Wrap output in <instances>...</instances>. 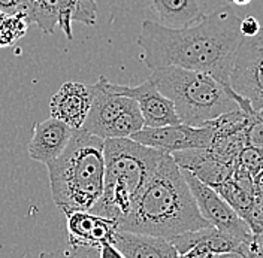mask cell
<instances>
[{
    "instance_id": "cell-1",
    "label": "cell",
    "mask_w": 263,
    "mask_h": 258,
    "mask_svg": "<svg viewBox=\"0 0 263 258\" xmlns=\"http://www.w3.org/2000/svg\"><path fill=\"white\" fill-rule=\"evenodd\" d=\"M239 24L241 18L224 5L184 29H169L144 19L138 47L151 70L181 67L203 72L229 87L233 57L242 39Z\"/></svg>"
},
{
    "instance_id": "cell-2",
    "label": "cell",
    "mask_w": 263,
    "mask_h": 258,
    "mask_svg": "<svg viewBox=\"0 0 263 258\" xmlns=\"http://www.w3.org/2000/svg\"><path fill=\"white\" fill-rule=\"evenodd\" d=\"M205 227H210V223L197 209L178 164L171 154H164L117 230L171 241Z\"/></svg>"
},
{
    "instance_id": "cell-3",
    "label": "cell",
    "mask_w": 263,
    "mask_h": 258,
    "mask_svg": "<svg viewBox=\"0 0 263 258\" xmlns=\"http://www.w3.org/2000/svg\"><path fill=\"white\" fill-rule=\"evenodd\" d=\"M105 141L75 130L65 151L47 166L55 206L63 213L91 210L103 193Z\"/></svg>"
},
{
    "instance_id": "cell-4",
    "label": "cell",
    "mask_w": 263,
    "mask_h": 258,
    "mask_svg": "<svg viewBox=\"0 0 263 258\" xmlns=\"http://www.w3.org/2000/svg\"><path fill=\"white\" fill-rule=\"evenodd\" d=\"M103 157V193L90 212L118 224L159 167L164 152L123 137L105 139Z\"/></svg>"
},
{
    "instance_id": "cell-5",
    "label": "cell",
    "mask_w": 263,
    "mask_h": 258,
    "mask_svg": "<svg viewBox=\"0 0 263 258\" xmlns=\"http://www.w3.org/2000/svg\"><path fill=\"white\" fill-rule=\"evenodd\" d=\"M149 80L169 98L180 123L200 127L223 113L238 109L230 87L213 75L181 67H162L153 70Z\"/></svg>"
},
{
    "instance_id": "cell-6",
    "label": "cell",
    "mask_w": 263,
    "mask_h": 258,
    "mask_svg": "<svg viewBox=\"0 0 263 258\" xmlns=\"http://www.w3.org/2000/svg\"><path fill=\"white\" fill-rule=\"evenodd\" d=\"M229 87L239 109L263 108V27L253 37H242L230 69Z\"/></svg>"
},
{
    "instance_id": "cell-7",
    "label": "cell",
    "mask_w": 263,
    "mask_h": 258,
    "mask_svg": "<svg viewBox=\"0 0 263 258\" xmlns=\"http://www.w3.org/2000/svg\"><path fill=\"white\" fill-rule=\"evenodd\" d=\"M181 172L195 197L200 215L210 223V226L217 228L226 237H229L232 242L236 243L239 254L241 249L253 239V233L250 231L246 221L211 187L200 182L193 173L187 170L181 169Z\"/></svg>"
},
{
    "instance_id": "cell-8",
    "label": "cell",
    "mask_w": 263,
    "mask_h": 258,
    "mask_svg": "<svg viewBox=\"0 0 263 258\" xmlns=\"http://www.w3.org/2000/svg\"><path fill=\"white\" fill-rule=\"evenodd\" d=\"M213 136V129L210 124L192 127L180 123L154 129L144 127L138 133L132 134L130 139L141 145L159 149L164 154H174L189 149H205L211 145Z\"/></svg>"
},
{
    "instance_id": "cell-9",
    "label": "cell",
    "mask_w": 263,
    "mask_h": 258,
    "mask_svg": "<svg viewBox=\"0 0 263 258\" xmlns=\"http://www.w3.org/2000/svg\"><path fill=\"white\" fill-rule=\"evenodd\" d=\"M106 88L115 94L130 97L138 103V108L144 118V127L154 129L180 124V118L175 112L172 102L157 90V87L149 78L136 87L106 81Z\"/></svg>"
},
{
    "instance_id": "cell-10",
    "label": "cell",
    "mask_w": 263,
    "mask_h": 258,
    "mask_svg": "<svg viewBox=\"0 0 263 258\" xmlns=\"http://www.w3.org/2000/svg\"><path fill=\"white\" fill-rule=\"evenodd\" d=\"M95 97V84L67 81L49 100V113L52 118L65 123L72 130H81L90 112Z\"/></svg>"
},
{
    "instance_id": "cell-11",
    "label": "cell",
    "mask_w": 263,
    "mask_h": 258,
    "mask_svg": "<svg viewBox=\"0 0 263 258\" xmlns=\"http://www.w3.org/2000/svg\"><path fill=\"white\" fill-rule=\"evenodd\" d=\"M106 76H100L95 84L93 103L81 129L103 141L108 137V131L115 120L135 103L130 97L111 93L106 88Z\"/></svg>"
},
{
    "instance_id": "cell-12",
    "label": "cell",
    "mask_w": 263,
    "mask_h": 258,
    "mask_svg": "<svg viewBox=\"0 0 263 258\" xmlns=\"http://www.w3.org/2000/svg\"><path fill=\"white\" fill-rule=\"evenodd\" d=\"M69 246L99 249L105 243H112L117 224L112 220L91 213L90 210L66 212Z\"/></svg>"
},
{
    "instance_id": "cell-13",
    "label": "cell",
    "mask_w": 263,
    "mask_h": 258,
    "mask_svg": "<svg viewBox=\"0 0 263 258\" xmlns=\"http://www.w3.org/2000/svg\"><path fill=\"white\" fill-rule=\"evenodd\" d=\"M75 130L67 127L65 123L49 116L48 120L33 124V136L27 148L29 157L34 162L48 166L69 144Z\"/></svg>"
},
{
    "instance_id": "cell-14",
    "label": "cell",
    "mask_w": 263,
    "mask_h": 258,
    "mask_svg": "<svg viewBox=\"0 0 263 258\" xmlns=\"http://www.w3.org/2000/svg\"><path fill=\"white\" fill-rule=\"evenodd\" d=\"M174 162L182 170L193 173L205 185L215 188L232 177L236 164L223 163L214 158L208 148L205 149H189L171 154Z\"/></svg>"
},
{
    "instance_id": "cell-15",
    "label": "cell",
    "mask_w": 263,
    "mask_h": 258,
    "mask_svg": "<svg viewBox=\"0 0 263 258\" xmlns=\"http://www.w3.org/2000/svg\"><path fill=\"white\" fill-rule=\"evenodd\" d=\"M112 245L126 258H180L174 245L163 237L117 230Z\"/></svg>"
},
{
    "instance_id": "cell-16",
    "label": "cell",
    "mask_w": 263,
    "mask_h": 258,
    "mask_svg": "<svg viewBox=\"0 0 263 258\" xmlns=\"http://www.w3.org/2000/svg\"><path fill=\"white\" fill-rule=\"evenodd\" d=\"M159 18V24L169 29H184L199 23L205 12L200 0H145Z\"/></svg>"
},
{
    "instance_id": "cell-17",
    "label": "cell",
    "mask_w": 263,
    "mask_h": 258,
    "mask_svg": "<svg viewBox=\"0 0 263 258\" xmlns=\"http://www.w3.org/2000/svg\"><path fill=\"white\" fill-rule=\"evenodd\" d=\"M215 193L218 194L232 209L235 210L241 218L244 216L248 208L251 206L254 197H256V190H250L242 185H239L233 177L228 179L226 182L217 185L213 188Z\"/></svg>"
},
{
    "instance_id": "cell-18",
    "label": "cell",
    "mask_w": 263,
    "mask_h": 258,
    "mask_svg": "<svg viewBox=\"0 0 263 258\" xmlns=\"http://www.w3.org/2000/svg\"><path fill=\"white\" fill-rule=\"evenodd\" d=\"M63 0H32L29 3V18L44 33H52L59 26Z\"/></svg>"
},
{
    "instance_id": "cell-19",
    "label": "cell",
    "mask_w": 263,
    "mask_h": 258,
    "mask_svg": "<svg viewBox=\"0 0 263 258\" xmlns=\"http://www.w3.org/2000/svg\"><path fill=\"white\" fill-rule=\"evenodd\" d=\"M254 118H256V113H247L238 108L235 111H230V112L217 116L208 124L213 129V139H217V137H226V136L235 134V133L246 131Z\"/></svg>"
},
{
    "instance_id": "cell-20",
    "label": "cell",
    "mask_w": 263,
    "mask_h": 258,
    "mask_svg": "<svg viewBox=\"0 0 263 258\" xmlns=\"http://www.w3.org/2000/svg\"><path fill=\"white\" fill-rule=\"evenodd\" d=\"M30 24L32 21L26 12L0 14V48L14 45L26 34Z\"/></svg>"
},
{
    "instance_id": "cell-21",
    "label": "cell",
    "mask_w": 263,
    "mask_h": 258,
    "mask_svg": "<svg viewBox=\"0 0 263 258\" xmlns=\"http://www.w3.org/2000/svg\"><path fill=\"white\" fill-rule=\"evenodd\" d=\"M236 166L244 169L253 177H256L263 169V151H259L251 146H246L238 155Z\"/></svg>"
},
{
    "instance_id": "cell-22",
    "label": "cell",
    "mask_w": 263,
    "mask_h": 258,
    "mask_svg": "<svg viewBox=\"0 0 263 258\" xmlns=\"http://www.w3.org/2000/svg\"><path fill=\"white\" fill-rule=\"evenodd\" d=\"M242 220L246 221L253 234L263 236V195L256 194L251 206L244 213Z\"/></svg>"
},
{
    "instance_id": "cell-23",
    "label": "cell",
    "mask_w": 263,
    "mask_h": 258,
    "mask_svg": "<svg viewBox=\"0 0 263 258\" xmlns=\"http://www.w3.org/2000/svg\"><path fill=\"white\" fill-rule=\"evenodd\" d=\"M39 258H99V249L84 246H69L55 251L41 252Z\"/></svg>"
},
{
    "instance_id": "cell-24",
    "label": "cell",
    "mask_w": 263,
    "mask_h": 258,
    "mask_svg": "<svg viewBox=\"0 0 263 258\" xmlns=\"http://www.w3.org/2000/svg\"><path fill=\"white\" fill-rule=\"evenodd\" d=\"M98 18V2L96 0H77L73 9V23L85 26L96 24Z\"/></svg>"
},
{
    "instance_id": "cell-25",
    "label": "cell",
    "mask_w": 263,
    "mask_h": 258,
    "mask_svg": "<svg viewBox=\"0 0 263 258\" xmlns=\"http://www.w3.org/2000/svg\"><path fill=\"white\" fill-rule=\"evenodd\" d=\"M246 139L247 146L263 151V121H260L257 116L251 121V124L246 130Z\"/></svg>"
},
{
    "instance_id": "cell-26",
    "label": "cell",
    "mask_w": 263,
    "mask_h": 258,
    "mask_svg": "<svg viewBox=\"0 0 263 258\" xmlns=\"http://www.w3.org/2000/svg\"><path fill=\"white\" fill-rule=\"evenodd\" d=\"M242 258H263V236L253 234V239L239 252Z\"/></svg>"
},
{
    "instance_id": "cell-27",
    "label": "cell",
    "mask_w": 263,
    "mask_h": 258,
    "mask_svg": "<svg viewBox=\"0 0 263 258\" xmlns=\"http://www.w3.org/2000/svg\"><path fill=\"white\" fill-rule=\"evenodd\" d=\"M26 12L29 15V6L26 0H0V14Z\"/></svg>"
},
{
    "instance_id": "cell-28",
    "label": "cell",
    "mask_w": 263,
    "mask_h": 258,
    "mask_svg": "<svg viewBox=\"0 0 263 258\" xmlns=\"http://www.w3.org/2000/svg\"><path fill=\"white\" fill-rule=\"evenodd\" d=\"M260 24L259 21L254 18V16H246L241 19V24H239V30H241V34L242 37H253L256 36L259 30H260Z\"/></svg>"
},
{
    "instance_id": "cell-29",
    "label": "cell",
    "mask_w": 263,
    "mask_h": 258,
    "mask_svg": "<svg viewBox=\"0 0 263 258\" xmlns=\"http://www.w3.org/2000/svg\"><path fill=\"white\" fill-rule=\"evenodd\" d=\"M99 258H126L112 243H105L99 248Z\"/></svg>"
},
{
    "instance_id": "cell-30",
    "label": "cell",
    "mask_w": 263,
    "mask_h": 258,
    "mask_svg": "<svg viewBox=\"0 0 263 258\" xmlns=\"http://www.w3.org/2000/svg\"><path fill=\"white\" fill-rule=\"evenodd\" d=\"M211 258H242V255L238 252H215Z\"/></svg>"
},
{
    "instance_id": "cell-31",
    "label": "cell",
    "mask_w": 263,
    "mask_h": 258,
    "mask_svg": "<svg viewBox=\"0 0 263 258\" xmlns=\"http://www.w3.org/2000/svg\"><path fill=\"white\" fill-rule=\"evenodd\" d=\"M230 3H233V5H238V6H246L248 3H251L253 0H228Z\"/></svg>"
},
{
    "instance_id": "cell-32",
    "label": "cell",
    "mask_w": 263,
    "mask_h": 258,
    "mask_svg": "<svg viewBox=\"0 0 263 258\" xmlns=\"http://www.w3.org/2000/svg\"><path fill=\"white\" fill-rule=\"evenodd\" d=\"M256 116H257V118H259L260 121H263V108H262V109H259V111L256 112Z\"/></svg>"
}]
</instances>
